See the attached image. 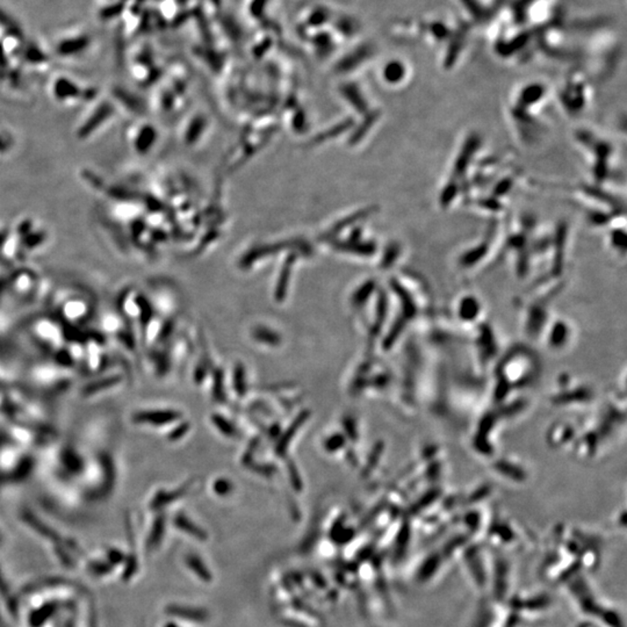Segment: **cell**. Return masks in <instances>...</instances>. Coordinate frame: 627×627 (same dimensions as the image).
I'll list each match as a JSON object with an SVG mask.
<instances>
[{"label": "cell", "mask_w": 627, "mask_h": 627, "mask_svg": "<svg viewBox=\"0 0 627 627\" xmlns=\"http://www.w3.org/2000/svg\"><path fill=\"white\" fill-rule=\"evenodd\" d=\"M487 247L488 245L483 243V244L477 245V248L468 250L462 257V263L466 264L467 266H470V264L477 263L479 260H482L486 253H487V250H488Z\"/></svg>", "instance_id": "52a82bcc"}, {"label": "cell", "mask_w": 627, "mask_h": 627, "mask_svg": "<svg viewBox=\"0 0 627 627\" xmlns=\"http://www.w3.org/2000/svg\"><path fill=\"white\" fill-rule=\"evenodd\" d=\"M511 181L510 179H504V181H501L500 184L497 185L496 187V194L497 196H503V194H507L509 190H510Z\"/></svg>", "instance_id": "30bf717a"}, {"label": "cell", "mask_w": 627, "mask_h": 627, "mask_svg": "<svg viewBox=\"0 0 627 627\" xmlns=\"http://www.w3.org/2000/svg\"><path fill=\"white\" fill-rule=\"evenodd\" d=\"M186 565H187L188 567L191 568L193 573H194L198 578H201L205 582H211V571H208L206 565L203 564V560L200 559V558H198L196 556H188L187 558H186Z\"/></svg>", "instance_id": "5b68a950"}, {"label": "cell", "mask_w": 627, "mask_h": 627, "mask_svg": "<svg viewBox=\"0 0 627 627\" xmlns=\"http://www.w3.org/2000/svg\"><path fill=\"white\" fill-rule=\"evenodd\" d=\"M115 383H117V379L113 378V379L102 381L100 383H94L91 387H87V389H85V394H93L95 391H102V389H105V388L112 387V386H109V385H114Z\"/></svg>", "instance_id": "ba28073f"}, {"label": "cell", "mask_w": 627, "mask_h": 627, "mask_svg": "<svg viewBox=\"0 0 627 627\" xmlns=\"http://www.w3.org/2000/svg\"><path fill=\"white\" fill-rule=\"evenodd\" d=\"M543 94H544V90L541 87L532 85V87H527L526 90L523 91L519 97V109L524 111V109H529V106L537 104L543 97Z\"/></svg>", "instance_id": "277c9868"}, {"label": "cell", "mask_w": 627, "mask_h": 627, "mask_svg": "<svg viewBox=\"0 0 627 627\" xmlns=\"http://www.w3.org/2000/svg\"><path fill=\"white\" fill-rule=\"evenodd\" d=\"M166 627H178V626H176V625H174V624L170 623V624H168V625H166Z\"/></svg>", "instance_id": "8fae6325"}, {"label": "cell", "mask_w": 627, "mask_h": 627, "mask_svg": "<svg viewBox=\"0 0 627 627\" xmlns=\"http://www.w3.org/2000/svg\"><path fill=\"white\" fill-rule=\"evenodd\" d=\"M169 613L173 616L181 617L183 619L194 622V623H203L207 620V613L203 610L196 608H187V606H181V605H173L170 606Z\"/></svg>", "instance_id": "7a4b0ae2"}, {"label": "cell", "mask_w": 627, "mask_h": 627, "mask_svg": "<svg viewBox=\"0 0 627 627\" xmlns=\"http://www.w3.org/2000/svg\"><path fill=\"white\" fill-rule=\"evenodd\" d=\"M176 525L178 526L179 529H183L186 534L192 536V537L196 538V539H199V540H205V539H207L206 532H205L203 529L198 527L194 523L190 522L184 516H179V517L176 519Z\"/></svg>", "instance_id": "8992f818"}, {"label": "cell", "mask_w": 627, "mask_h": 627, "mask_svg": "<svg viewBox=\"0 0 627 627\" xmlns=\"http://www.w3.org/2000/svg\"><path fill=\"white\" fill-rule=\"evenodd\" d=\"M613 244L615 245V248L625 250V245H626V235H625L623 230H616V231L613 233Z\"/></svg>", "instance_id": "9c48e42d"}, {"label": "cell", "mask_w": 627, "mask_h": 627, "mask_svg": "<svg viewBox=\"0 0 627 627\" xmlns=\"http://www.w3.org/2000/svg\"><path fill=\"white\" fill-rule=\"evenodd\" d=\"M479 147H480V139H477V136L475 135L470 136L464 143L461 152L459 154L458 158L455 159V173L457 176H461L465 174L467 166H470L474 152L477 151Z\"/></svg>", "instance_id": "6da1fadb"}, {"label": "cell", "mask_w": 627, "mask_h": 627, "mask_svg": "<svg viewBox=\"0 0 627 627\" xmlns=\"http://www.w3.org/2000/svg\"><path fill=\"white\" fill-rule=\"evenodd\" d=\"M176 413L173 411H150L142 413L135 417L137 422L149 423V424H164L166 422H171L176 418Z\"/></svg>", "instance_id": "3957f363"}]
</instances>
